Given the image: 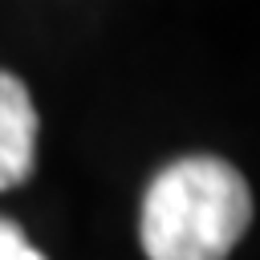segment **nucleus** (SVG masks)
I'll list each match as a JSON object with an SVG mask.
<instances>
[{"label":"nucleus","instance_id":"nucleus-1","mask_svg":"<svg viewBox=\"0 0 260 260\" xmlns=\"http://www.w3.org/2000/svg\"><path fill=\"white\" fill-rule=\"evenodd\" d=\"M248 223L252 191L244 175L215 154H191L150 179L138 240L146 260H228Z\"/></svg>","mask_w":260,"mask_h":260},{"label":"nucleus","instance_id":"nucleus-3","mask_svg":"<svg viewBox=\"0 0 260 260\" xmlns=\"http://www.w3.org/2000/svg\"><path fill=\"white\" fill-rule=\"evenodd\" d=\"M0 260H49V256L20 232V223L0 215Z\"/></svg>","mask_w":260,"mask_h":260},{"label":"nucleus","instance_id":"nucleus-2","mask_svg":"<svg viewBox=\"0 0 260 260\" xmlns=\"http://www.w3.org/2000/svg\"><path fill=\"white\" fill-rule=\"evenodd\" d=\"M37 162V110L20 77L0 73V191L32 175Z\"/></svg>","mask_w":260,"mask_h":260}]
</instances>
